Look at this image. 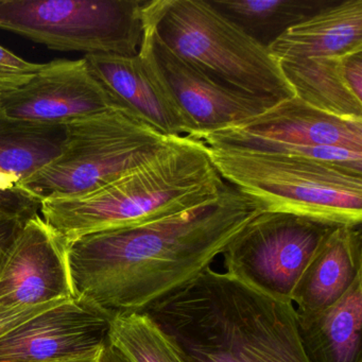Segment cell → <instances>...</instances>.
I'll list each match as a JSON object with an SVG mask.
<instances>
[{"instance_id": "cell-12", "label": "cell", "mask_w": 362, "mask_h": 362, "mask_svg": "<svg viewBox=\"0 0 362 362\" xmlns=\"http://www.w3.org/2000/svg\"><path fill=\"white\" fill-rule=\"evenodd\" d=\"M119 105L93 75L86 59L56 60L26 86L0 97V112L33 124L64 126Z\"/></svg>"}, {"instance_id": "cell-19", "label": "cell", "mask_w": 362, "mask_h": 362, "mask_svg": "<svg viewBox=\"0 0 362 362\" xmlns=\"http://www.w3.org/2000/svg\"><path fill=\"white\" fill-rule=\"evenodd\" d=\"M294 97L313 109L351 122H362V101L345 82L340 57L279 61Z\"/></svg>"}, {"instance_id": "cell-13", "label": "cell", "mask_w": 362, "mask_h": 362, "mask_svg": "<svg viewBox=\"0 0 362 362\" xmlns=\"http://www.w3.org/2000/svg\"><path fill=\"white\" fill-rule=\"evenodd\" d=\"M192 139H199L205 145H238L250 141H268L362 152V122L328 115L293 96L240 124L201 133Z\"/></svg>"}, {"instance_id": "cell-16", "label": "cell", "mask_w": 362, "mask_h": 362, "mask_svg": "<svg viewBox=\"0 0 362 362\" xmlns=\"http://www.w3.org/2000/svg\"><path fill=\"white\" fill-rule=\"evenodd\" d=\"M277 61L341 57L362 50V0H337L268 48Z\"/></svg>"}, {"instance_id": "cell-18", "label": "cell", "mask_w": 362, "mask_h": 362, "mask_svg": "<svg viewBox=\"0 0 362 362\" xmlns=\"http://www.w3.org/2000/svg\"><path fill=\"white\" fill-rule=\"evenodd\" d=\"M64 126L33 124L0 112V190L18 189L58 158Z\"/></svg>"}, {"instance_id": "cell-6", "label": "cell", "mask_w": 362, "mask_h": 362, "mask_svg": "<svg viewBox=\"0 0 362 362\" xmlns=\"http://www.w3.org/2000/svg\"><path fill=\"white\" fill-rule=\"evenodd\" d=\"M62 151L21 185L41 203L90 194L147 160L167 137L122 105L64 124Z\"/></svg>"}, {"instance_id": "cell-5", "label": "cell", "mask_w": 362, "mask_h": 362, "mask_svg": "<svg viewBox=\"0 0 362 362\" xmlns=\"http://www.w3.org/2000/svg\"><path fill=\"white\" fill-rule=\"evenodd\" d=\"M144 13L173 54L217 83L251 96H294L279 62L209 0H146Z\"/></svg>"}, {"instance_id": "cell-22", "label": "cell", "mask_w": 362, "mask_h": 362, "mask_svg": "<svg viewBox=\"0 0 362 362\" xmlns=\"http://www.w3.org/2000/svg\"><path fill=\"white\" fill-rule=\"evenodd\" d=\"M43 67L44 64L28 62L0 45V97L26 86Z\"/></svg>"}, {"instance_id": "cell-3", "label": "cell", "mask_w": 362, "mask_h": 362, "mask_svg": "<svg viewBox=\"0 0 362 362\" xmlns=\"http://www.w3.org/2000/svg\"><path fill=\"white\" fill-rule=\"evenodd\" d=\"M224 185L204 143L168 136L156 153L119 179L90 194L43 201L40 211L69 245L92 233L196 209L217 199Z\"/></svg>"}, {"instance_id": "cell-26", "label": "cell", "mask_w": 362, "mask_h": 362, "mask_svg": "<svg viewBox=\"0 0 362 362\" xmlns=\"http://www.w3.org/2000/svg\"><path fill=\"white\" fill-rule=\"evenodd\" d=\"M25 222H26L25 220L18 219V218L0 216V254L13 240Z\"/></svg>"}, {"instance_id": "cell-14", "label": "cell", "mask_w": 362, "mask_h": 362, "mask_svg": "<svg viewBox=\"0 0 362 362\" xmlns=\"http://www.w3.org/2000/svg\"><path fill=\"white\" fill-rule=\"evenodd\" d=\"M93 75L116 103L165 136H188L194 128L139 57L88 54Z\"/></svg>"}, {"instance_id": "cell-15", "label": "cell", "mask_w": 362, "mask_h": 362, "mask_svg": "<svg viewBox=\"0 0 362 362\" xmlns=\"http://www.w3.org/2000/svg\"><path fill=\"white\" fill-rule=\"evenodd\" d=\"M360 275L361 226H337L320 245L292 292L296 313L310 315L332 306Z\"/></svg>"}, {"instance_id": "cell-27", "label": "cell", "mask_w": 362, "mask_h": 362, "mask_svg": "<svg viewBox=\"0 0 362 362\" xmlns=\"http://www.w3.org/2000/svg\"><path fill=\"white\" fill-rule=\"evenodd\" d=\"M98 362H129L115 347L110 343L105 345L98 357Z\"/></svg>"}, {"instance_id": "cell-23", "label": "cell", "mask_w": 362, "mask_h": 362, "mask_svg": "<svg viewBox=\"0 0 362 362\" xmlns=\"http://www.w3.org/2000/svg\"><path fill=\"white\" fill-rule=\"evenodd\" d=\"M40 209L41 201L26 190H0V216L27 221L37 215Z\"/></svg>"}, {"instance_id": "cell-7", "label": "cell", "mask_w": 362, "mask_h": 362, "mask_svg": "<svg viewBox=\"0 0 362 362\" xmlns=\"http://www.w3.org/2000/svg\"><path fill=\"white\" fill-rule=\"evenodd\" d=\"M146 0H0V29L59 52L139 54Z\"/></svg>"}, {"instance_id": "cell-24", "label": "cell", "mask_w": 362, "mask_h": 362, "mask_svg": "<svg viewBox=\"0 0 362 362\" xmlns=\"http://www.w3.org/2000/svg\"><path fill=\"white\" fill-rule=\"evenodd\" d=\"M64 300L47 303L41 305H24V306H5L0 305V338L5 336L24 322L33 319L35 315Z\"/></svg>"}, {"instance_id": "cell-20", "label": "cell", "mask_w": 362, "mask_h": 362, "mask_svg": "<svg viewBox=\"0 0 362 362\" xmlns=\"http://www.w3.org/2000/svg\"><path fill=\"white\" fill-rule=\"evenodd\" d=\"M245 35L269 48L292 27L337 0H209Z\"/></svg>"}, {"instance_id": "cell-4", "label": "cell", "mask_w": 362, "mask_h": 362, "mask_svg": "<svg viewBox=\"0 0 362 362\" xmlns=\"http://www.w3.org/2000/svg\"><path fill=\"white\" fill-rule=\"evenodd\" d=\"M206 149L223 181L253 199L264 211L361 226L360 171L241 146L211 144Z\"/></svg>"}, {"instance_id": "cell-25", "label": "cell", "mask_w": 362, "mask_h": 362, "mask_svg": "<svg viewBox=\"0 0 362 362\" xmlns=\"http://www.w3.org/2000/svg\"><path fill=\"white\" fill-rule=\"evenodd\" d=\"M340 62L347 86L362 101V50L341 56Z\"/></svg>"}, {"instance_id": "cell-10", "label": "cell", "mask_w": 362, "mask_h": 362, "mask_svg": "<svg viewBox=\"0 0 362 362\" xmlns=\"http://www.w3.org/2000/svg\"><path fill=\"white\" fill-rule=\"evenodd\" d=\"M112 317L86 300H64L1 337L0 362L96 359L109 343Z\"/></svg>"}, {"instance_id": "cell-9", "label": "cell", "mask_w": 362, "mask_h": 362, "mask_svg": "<svg viewBox=\"0 0 362 362\" xmlns=\"http://www.w3.org/2000/svg\"><path fill=\"white\" fill-rule=\"evenodd\" d=\"M137 54L194 126L192 137L240 124L279 103L243 94L214 81L165 46L145 13Z\"/></svg>"}, {"instance_id": "cell-2", "label": "cell", "mask_w": 362, "mask_h": 362, "mask_svg": "<svg viewBox=\"0 0 362 362\" xmlns=\"http://www.w3.org/2000/svg\"><path fill=\"white\" fill-rule=\"evenodd\" d=\"M145 313L187 362H309L293 303L211 267Z\"/></svg>"}, {"instance_id": "cell-28", "label": "cell", "mask_w": 362, "mask_h": 362, "mask_svg": "<svg viewBox=\"0 0 362 362\" xmlns=\"http://www.w3.org/2000/svg\"><path fill=\"white\" fill-rule=\"evenodd\" d=\"M65 362H98V358H96V359L74 360V361H65Z\"/></svg>"}, {"instance_id": "cell-8", "label": "cell", "mask_w": 362, "mask_h": 362, "mask_svg": "<svg viewBox=\"0 0 362 362\" xmlns=\"http://www.w3.org/2000/svg\"><path fill=\"white\" fill-rule=\"evenodd\" d=\"M337 226L292 214L262 211L222 253L226 273L271 298L292 303L300 275Z\"/></svg>"}, {"instance_id": "cell-21", "label": "cell", "mask_w": 362, "mask_h": 362, "mask_svg": "<svg viewBox=\"0 0 362 362\" xmlns=\"http://www.w3.org/2000/svg\"><path fill=\"white\" fill-rule=\"evenodd\" d=\"M109 343L129 362H187L145 311L114 315L110 324Z\"/></svg>"}, {"instance_id": "cell-17", "label": "cell", "mask_w": 362, "mask_h": 362, "mask_svg": "<svg viewBox=\"0 0 362 362\" xmlns=\"http://www.w3.org/2000/svg\"><path fill=\"white\" fill-rule=\"evenodd\" d=\"M298 328L309 362H362V275L332 306L298 315Z\"/></svg>"}, {"instance_id": "cell-11", "label": "cell", "mask_w": 362, "mask_h": 362, "mask_svg": "<svg viewBox=\"0 0 362 362\" xmlns=\"http://www.w3.org/2000/svg\"><path fill=\"white\" fill-rule=\"evenodd\" d=\"M67 243L37 214L0 254V305L47 304L74 298Z\"/></svg>"}, {"instance_id": "cell-1", "label": "cell", "mask_w": 362, "mask_h": 362, "mask_svg": "<svg viewBox=\"0 0 362 362\" xmlns=\"http://www.w3.org/2000/svg\"><path fill=\"white\" fill-rule=\"evenodd\" d=\"M262 209L226 183L217 199L67 245L74 298L110 315L145 311L194 279Z\"/></svg>"}]
</instances>
